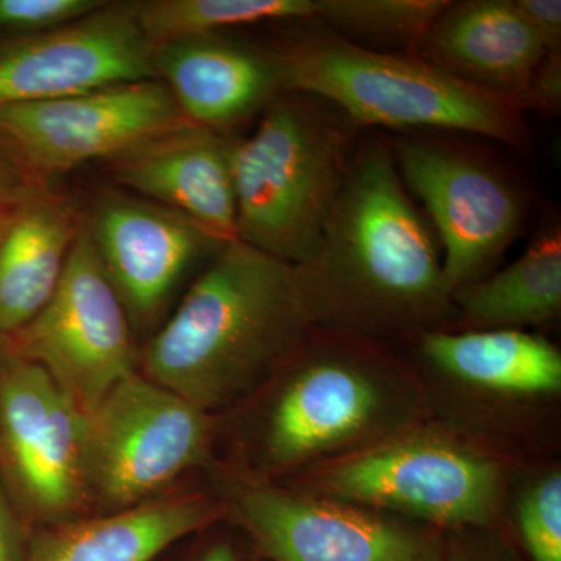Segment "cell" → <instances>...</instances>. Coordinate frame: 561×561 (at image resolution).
<instances>
[{
	"mask_svg": "<svg viewBox=\"0 0 561 561\" xmlns=\"http://www.w3.org/2000/svg\"><path fill=\"white\" fill-rule=\"evenodd\" d=\"M298 268L312 323L409 330L442 319L453 300L434 231L382 142L354 153L316 254Z\"/></svg>",
	"mask_w": 561,
	"mask_h": 561,
	"instance_id": "1",
	"label": "cell"
},
{
	"mask_svg": "<svg viewBox=\"0 0 561 561\" xmlns=\"http://www.w3.org/2000/svg\"><path fill=\"white\" fill-rule=\"evenodd\" d=\"M311 324L300 268L232 241L139 351L138 370L213 413L265 381Z\"/></svg>",
	"mask_w": 561,
	"mask_h": 561,
	"instance_id": "2",
	"label": "cell"
},
{
	"mask_svg": "<svg viewBox=\"0 0 561 561\" xmlns=\"http://www.w3.org/2000/svg\"><path fill=\"white\" fill-rule=\"evenodd\" d=\"M273 99L256 130L231 144L238 241L305 265L353 160V124L331 103L302 92Z\"/></svg>",
	"mask_w": 561,
	"mask_h": 561,
	"instance_id": "3",
	"label": "cell"
},
{
	"mask_svg": "<svg viewBox=\"0 0 561 561\" xmlns=\"http://www.w3.org/2000/svg\"><path fill=\"white\" fill-rule=\"evenodd\" d=\"M280 90L331 103L354 125L467 131L522 147V110L419 55L368 49L339 35H311L275 55Z\"/></svg>",
	"mask_w": 561,
	"mask_h": 561,
	"instance_id": "4",
	"label": "cell"
},
{
	"mask_svg": "<svg viewBox=\"0 0 561 561\" xmlns=\"http://www.w3.org/2000/svg\"><path fill=\"white\" fill-rule=\"evenodd\" d=\"M210 413L139 371L84 413L83 482L88 507L125 511L157 500L184 472L208 460Z\"/></svg>",
	"mask_w": 561,
	"mask_h": 561,
	"instance_id": "5",
	"label": "cell"
},
{
	"mask_svg": "<svg viewBox=\"0 0 561 561\" xmlns=\"http://www.w3.org/2000/svg\"><path fill=\"white\" fill-rule=\"evenodd\" d=\"M0 350L44 368L83 413L139 371L130 317L84 221L50 300Z\"/></svg>",
	"mask_w": 561,
	"mask_h": 561,
	"instance_id": "6",
	"label": "cell"
},
{
	"mask_svg": "<svg viewBox=\"0 0 561 561\" xmlns=\"http://www.w3.org/2000/svg\"><path fill=\"white\" fill-rule=\"evenodd\" d=\"M83 416L49 373L0 350V474L39 526L88 508Z\"/></svg>",
	"mask_w": 561,
	"mask_h": 561,
	"instance_id": "7",
	"label": "cell"
},
{
	"mask_svg": "<svg viewBox=\"0 0 561 561\" xmlns=\"http://www.w3.org/2000/svg\"><path fill=\"white\" fill-rule=\"evenodd\" d=\"M186 122L161 80L0 106V140L36 183L108 161Z\"/></svg>",
	"mask_w": 561,
	"mask_h": 561,
	"instance_id": "8",
	"label": "cell"
},
{
	"mask_svg": "<svg viewBox=\"0 0 561 561\" xmlns=\"http://www.w3.org/2000/svg\"><path fill=\"white\" fill-rule=\"evenodd\" d=\"M394 161L443 243L451 297L485 278L522 228L523 205L512 184L478 158L432 140H401Z\"/></svg>",
	"mask_w": 561,
	"mask_h": 561,
	"instance_id": "9",
	"label": "cell"
},
{
	"mask_svg": "<svg viewBox=\"0 0 561 561\" xmlns=\"http://www.w3.org/2000/svg\"><path fill=\"white\" fill-rule=\"evenodd\" d=\"M154 54L136 2H105L62 27L0 46V106L160 80Z\"/></svg>",
	"mask_w": 561,
	"mask_h": 561,
	"instance_id": "10",
	"label": "cell"
},
{
	"mask_svg": "<svg viewBox=\"0 0 561 561\" xmlns=\"http://www.w3.org/2000/svg\"><path fill=\"white\" fill-rule=\"evenodd\" d=\"M331 493L442 526H485L496 513L501 476L493 461L435 438H409L332 472Z\"/></svg>",
	"mask_w": 561,
	"mask_h": 561,
	"instance_id": "11",
	"label": "cell"
},
{
	"mask_svg": "<svg viewBox=\"0 0 561 561\" xmlns=\"http://www.w3.org/2000/svg\"><path fill=\"white\" fill-rule=\"evenodd\" d=\"M239 518L272 561H440L427 535L345 502L309 500L273 486L238 496Z\"/></svg>",
	"mask_w": 561,
	"mask_h": 561,
	"instance_id": "12",
	"label": "cell"
},
{
	"mask_svg": "<svg viewBox=\"0 0 561 561\" xmlns=\"http://www.w3.org/2000/svg\"><path fill=\"white\" fill-rule=\"evenodd\" d=\"M84 225L135 324L157 320L191 265L221 247L186 217L128 195H103Z\"/></svg>",
	"mask_w": 561,
	"mask_h": 561,
	"instance_id": "13",
	"label": "cell"
},
{
	"mask_svg": "<svg viewBox=\"0 0 561 561\" xmlns=\"http://www.w3.org/2000/svg\"><path fill=\"white\" fill-rule=\"evenodd\" d=\"M231 144L186 121L106 164L122 187L186 217L225 245L238 241Z\"/></svg>",
	"mask_w": 561,
	"mask_h": 561,
	"instance_id": "14",
	"label": "cell"
},
{
	"mask_svg": "<svg viewBox=\"0 0 561 561\" xmlns=\"http://www.w3.org/2000/svg\"><path fill=\"white\" fill-rule=\"evenodd\" d=\"M382 408L370 373L343 357H320L295 373L273 404L265 453L278 467L301 463L359 437Z\"/></svg>",
	"mask_w": 561,
	"mask_h": 561,
	"instance_id": "15",
	"label": "cell"
},
{
	"mask_svg": "<svg viewBox=\"0 0 561 561\" xmlns=\"http://www.w3.org/2000/svg\"><path fill=\"white\" fill-rule=\"evenodd\" d=\"M415 55L519 108L546 51L513 0H470L449 3Z\"/></svg>",
	"mask_w": 561,
	"mask_h": 561,
	"instance_id": "16",
	"label": "cell"
},
{
	"mask_svg": "<svg viewBox=\"0 0 561 561\" xmlns=\"http://www.w3.org/2000/svg\"><path fill=\"white\" fill-rule=\"evenodd\" d=\"M154 66L181 116L220 135L283 91L275 57L216 35L162 44L157 47Z\"/></svg>",
	"mask_w": 561,
	"mask_h": 561,
	"instance_id": "17",
	"label": "cell"
},
{
	"mask_svg": "<svg viewBox=\"0 0 561 561\" xmlns=\"http://www.w3.org/2000/svg\"><path fill=\"white\" fill-rule=\"evenodd\" d=\"M220 516L203 496H160L136 507L46 524L31 531L27 561H151Z\"/></svg>",
	"mask_w": 561,
	"mask_h": 561,
	"instance_id": "18",
	"label": "cell"
},
{
	"mask_svg": "<svg viewBox=\"0 0 561 561\" xmlns=\"http://www.w3.org/2000/svg\"><path fill=\"white\" fill-rule=\"evenodd\" d=\"M81 225L73 205L46 187L11 214L0 238V345L50 300Z\"/></svg>",
	"mask_w": 561,
	"mask_h": 561,
	"instance_id": "19",
	"label": "cell"
},
{
	"mask_svg": "<svg viewBox=\"0 0 561 561\" xmlns=\"http://www.w3.org/2000/svg\"><path fill=\"white\" fill-rule=\"evenodd\" d=\"M423 350L440 370L479 389L546 394L561 387L559 350L546 339L513 328L430 332Z\"/></svg>",
	"mask_w": 561,
	"mask_h": 561,
	"instance_id": "20",
	"label": "cell"
},
{
	"mask_svg": "<svg viewBox=\"0 0 561 561\" xmlns=\"http://www.w3.org/2000/svg\"><path fill=\"white\" fill-rule=\"evenodd\" d=\"M465 319L476 327L546 324L561 311L560 228L541 232L519 260L453 291Z\"/></svg>",
	"mask_w": 561,
	"mask_h": 561,
	"instance_id": "21",
	"label": "cell"
},
{
	"mask_svg": "<svg viewBox=\"0 0 561 561\" xmlns=\"http://www.w3.org/2000/svg\"><path fill=\"white\" fill-rule=\"evenodd\" d=\"M140 27L154 47L220 28L316 16V0H146L136 2Z\"/></svg>",
	"mask_w": 561,
	"mask_h": 561,
	"instance_id": "22",
	"label": "cell"
},
{
	"mask_svg": "<svg viewBox=\"0 0 561 561\" xmlns=\"http://www.w3.org/2000/svg\"><path fill=\"white\" fill-rule=\"evenodd\" d=\"M446 0H316V16L342 38L405 46L415 54L432 24L448 9Z\"/></svg>",
	"mask_w": 561,
	"mask_h": 561,
	"instance_id": "23",
	"label": "cell"
},
{
	"mask_svg": "<svg viewBox=\"0 0 561 561\" xmlns=\"http://www.w3.org/2000/svg\"><path fill=\"white\" fill-rule=\"evenodd\" d=\"M518 524L531 561H561V476L552 472L527 490Z\"/></svg>",
	"mask_w": 561,
	"mask_h": 561,
	"instance_id": "24",
	"label": "cell"
},
{
	"mask_svg": "<svg viewBox=\"0 0 561 561\" xmlns=\"http://www.w3.org/2000/svg\"><path fill=\"white\" fill-rule=\"evenodd\" d=\"M102 0H0V28L38 35L87 16Z\"/></svg>",
	"mask_w": 561,
	"mask_h": 561,
	"instance_id": "25",
	"label": "cell"
},
{
	"mask_svg": "<svg viewBox=\"0 0 561 561\" xmlns=\"http://www.w3.org/2000/svg\"><path fill=\"white\" fill-rule=\"evenodd\" d=\"M513 5L540 41L546 55H561L560 0H513Z\"/></svg>",
	"mask_w": 561,
	"mask_h": 561,
	"instance_id": "26",
	"label": "cell"
},
{
	"mask_svg": "<svg viewBox=\"0 0 561 561\" xmlns=\"http://www.w3.org/2000/svg\"><path fill=\"white\" fill-rule=\"evenodd\" d=\"M561 106V55H546L524 92L519 108L559 113Z\"/></svg>",
	"mask_w": 561,
	"mask_h": 561,
	"instance_id": "27",
	"label": "cell"
},
{
	"mask_svg": "<svg viewBox=\"0 0 561 561\" xmlns=\"http://www.w3.org/2000/svg\"><path fill=\"white\" fill-rule=\"evenodd\" d=\"M28 538L20 511L0 474V561H27Z\"/></svg>",
	"mask_w": 561,
	"mask_h": 561,
	"instance_id": "28",
	"label": "cell"
},
{
	"mask_svg": "<svg viewBox=\"0 0 561 561\" xmlns=\"http://www.w3.org/2000/svg\"><path fill=\"white\" fill-rule=\"evenodd\" d=\"M9 147L0 140V214H10L39 190Z\"/></svg>",
	"mask_w": 561,
	"mask_h": 561,
	"instance_id": "29",
	"label": "cell"
},
{
	"mask_svg": "<svg viewBox=\"0 0 561 561\" xmlns=\"http://www.w3.org/2000/svg\"><path fill=\"white\" fill-rule=\"evenodd\" d=\"M195 561H238V557L228 542H216Z\"/></svg>",
	"mask_w": 561,
	"mask_h": 561,
	"instance_id": "30",
	"label": "cell"
},
{
	"mask_svg": "<svg viewBox=\"0 0 561 561\" xmlns=\"http://www.w3.org/2000/svg\"><path fill=\"white\" fill-rule=\"evenodd\" d=\"M440 561H496L481 549L454 548L446 557H442Z\"/></svg>",
	"mask_w": 561,
	"mask_h": 561,
	"instance_id": "31",
	"label": "cell"
},
{
	"mask_svg": "<svg viewBox=\"0 0 561 561\" xmlns=\"http://www.w3.org/2000/svg\"><path fill=\"white\" fill-rule=\"evenodd\" d=\"M13 213L0 214V238H2L3 231H5L7 225H9V221L11 219V214Z\"/></svg>",
	"mask_w": 561,
	"mask_h": 561,
	"instance_id": "32",
	"label": "cell"
}]
</instances>
